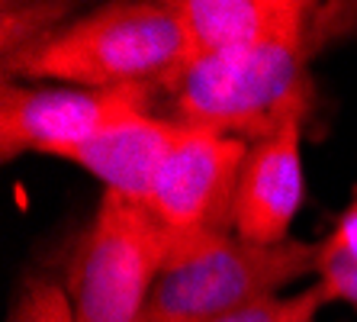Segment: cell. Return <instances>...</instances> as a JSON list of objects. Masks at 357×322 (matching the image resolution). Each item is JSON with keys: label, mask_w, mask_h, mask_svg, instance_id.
I'll use <instances>...</instances> for the list:
<instances>
[{"label": "cell", "mask_w": 357, "mask_h": 322, "mask_svg": "<svg viewBox=\"0 0 357 322\" xmlns=\"http://www.w3.org/2000/svg\"><path fill=\"white\" fill-rule=\"evenodd\" d=\"M306 197L303 174V126L255 142L235 190L232 232L255 245H280Z\"/></svg>", "instance_id": "7"}, {"label": "cell", "mask_w": 357, "mask_h": 322, "mask_svg": "<svg viewBox=\"0 0 357 322\" xmlns=\"http://www.w3.org/2000/svg\"><path fill=\"white\" fill-rule=\"evenodd\" d=\"M71 3H45V0H3L0 3V58H10L29 49L45 36L65 26Z\"/></svg>", "instance_id": "10"}, {"label": "cell", "mask_w": 357, "mask_h": 322, "mask_svg": "<svg viewBox=\"0 0 357 322\" xmlns=\"http://www.w3.org/2000/svg\"><path fill=\"white\" fill-rule=\"evenodd\" d=\"M316 274L325 300H341V303L357 306V258L344 255L322 239L319 242Z\"/></svg>", "instance_id": "12"}, {"label": "cell", "mask_w": 357, "mask_h": 322, "mask_svg": "<svg viewBox=\"0 0 357 322\" xmlns=\"http://www.w3.org/2000/svg\"><path fill=\"white\" fill-rule=\"evenodd\" d=\"M325 242L332 248H338V251H344V255L357 258V193H354V200H351V207L341 213L338 226H335L332 235Z\"/></svg>", "instance_id": "14"}, {"label": "cell", "mask_w": 357, "mask_h": 322, "mask_svg": "<svg viewBox=\"0 0 357 322\" xmlns=\"http://www.w3.org/2000/svg\"><path fill=\"white\" fill-rule=\"evenodd\" d=\"M3 61V81H55L68 87L174 91L187 71L177 0H126L71 20Z\"/></svg>", "instance_id": "2"}, {"label": "cell", "mask_w": 357, "mask_h": 322, "mask_svg": "<svg viewBox=\"0 0 357 322\" xmlns=\"http://www.w3.org/2000/svg\"><path fill=\"white\" fill-rule=\"evenodd\" d=\"M248 152L251 142L181 123V136L167 152L145 207L177 235L232 232L235 190Z\"/></svg>", "instance_id": "6"}, {"label": "cell", "mask_w": 357, "mask_h": 322, "mask_svg": "<svg viewBox=\"0 0 357 322\" xmlns=\"http://www.w3.org/2000/svg\"><path fill=\"white\" fill-rule=\"evenodd\" d=\"M187 68L209 55L296 36L312 23L316 3L306 0H177Z\"/></svg>", "instance_id": "9"}, {"label": "cell", "mask_w": 357, "mask_h": 322, "mask_svg": "<svg viewBox=\"0 0 357 322\" xmlns=\"http://www.w3.org/2000/svg\"><path fill=\"white\" fill-rule=\"evenodd\" d=\"M181 136V123L171 116H135L129 123L109 129L91 142L71 145L55 158L84 168L107 184V193H116L132 203H149L167 152Z\"/></svg>", "instance_id": "8"}, {"label": "cell", "mask_w": 357, "mask_h": 322, "mask_svg": "<svg viewBox=\"0 0 357 322\" xmlns=\"http://www.w3.org/2000/svg\"><path fill=\"white\" fill-rule=\"evenodd\" d=\"M319 245L287 239L255 245L235 232L177 235L151 287L142 322H216L274 297L303 274H316Z\"/></svg>", "instance_id": "3"}, {"label": "cell", "mask_w": 357, "mask_h": 322, "mask_svg": "<svg viewBox=\"0 0 357 322\" xmlns=\"http://www.w3.org/2000/svg\"><path fill=\"white\" fill-rule=\"evenodd\" d=\"M322 303H328L322 293V287H309L303 293H293V297H264L258 303L245 306L238 313L225 316L216 322H312L316 313L322 309Z\"/></svg>", "instance_id": "11"}, {"label": "cell", "mask_w": 357, "mask_h": 322, "mask_svg": "<svg viewBox=\"0 0 357 322\" xmlns=\"http://www.w3.org/2000/svg\"><path fill=\"white\" fill-rule=\"evenodd\" d=\"M174 245L177 232L149 207L103 193L68 268L75 322H142Z\"/></svg>", "instance_id": "4"}, {"label": "cell", "mask_w": 357, "mask_h": 322, "mask_svg": "<svg viewBox=\"0 0 357 322\" xmlns=\"http://www.w3.org/2000/svg\"><path fill=\"white\" fill-rule=\"evenodd\" d=\"M10 322H75L68 290H61L59 284H52V281L29 284L26 293L20 297Z\"/></svg>", "instance_id": "13"}, {"label": "cell", "mask_w": 357, "mask_h": 322, "mask_svg": "<svg viewBox=\"0 0 357 322\" xmlns=\"http://www.w3.org/2000/svg\"><path fill=\"white\" fill-rule=\"evenodd\" d=\"M351 26H357V3H316L303 33L193 61L171 91V119L241 142H264L290 126H306L316 107L309 61Z\"/></svg>", "instance_id": "1"}, {"label": "cell", "mask_w": 357, "mask_h": 322, "mask_svg": "<svg viewBox=\"0 0 357 322\" xmlns=\"http://www.w3.org/2000/svg\"><path fill=\"white\" fill-rule=\"evenodd\" d=\"M155 91L142 87H26L0 84V158L13 161L26 152L59 155L97 136L151 113Z\"/></svg>", "instance_id": "5"}]
</instances>
